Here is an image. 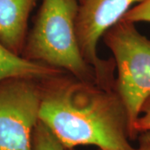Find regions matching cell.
Segmentation results:
<instances>
[{
    "label": "cell",
    "instance_id": "1",
    "mask_svg": "<svg viewBox=\"0 0 150 150\" xmlns=\"http://www.w3.org/2000/svg\"><path fill=\"white\" fill-rule=\"evenodd\" d=\"M38 118L68 150H134L126 108L115 88L68 73L41 80Z\"/></svg>",
    "mask_w": 150,
    "mask_h": 150
},
{
    "label": "cell",
    "instance_id": "2",
    "mask_svg": "<svg viewBox=\"0 0 150 150\" xmlns=\"http://www.w3.org/2000/svg\"><path fill=\"white\" fill-rule=\"evenodd\" d=\"M79 6V0H42L22 56L102 84L81 53L76 32Z\"/></svg>",
    "mask_w": 150,
    "mask_h": 150
},
{
    "label": "cell",
    "instance_id": "3",
    "mask_svg": "<svg viewBox=\"0 0 150 150\" xmlns=\"http://www.w3.org/2000/svg\"><path fill=\"white\" fill-rule=\"evenodd\" d=\"M115 63V90L128 112L130 139L141 108L150 96V39L134 23L121 19L102 38Z\"/></svg>",
    "mask_w": 150,
    "mask_h": 150
},
{
    "label": "cell",
    "instance_id": "4",
    "mask_svg": "<svg viewBox=\"0 0 150 150\" xmlns=\"http://www.w3.org/2000/svg\"><path fill=\"white\" fill-rule=\"evenodd\" d=\"M41 95L38 79L13 78L0 82V150H33Z\"/></svg>",
    "mask_w": 150,
    "mask_h": 150
},
{
    "label": "cell",
    "instance_id": "5",
    "mask_svg": "<svg viewBox=\"0 0 150 150\" xmlns=\"http://www.w3.org/2000/svg\"><path fill=\"white\" fill-rule=\"evenodd\" d=\"M143 0H81L76 18V32L81 53L96 71L103 85L115 83L112 58L102 59L98 54L99 41L108 30L123 19L134 6Z\"/></svg>",
    "mask_w": 150,
    "mask_h": 150
},
{
    "label": "cell",
    "instance_id": "6",
    "mask_svg": "<svg viewBox=\"0 0 150 150\" xmlns=\"http://www.w3.org/2000/svg\"><path fill=\"white\" fill-rule=\"evenodd\" d=\"M38 0H0V42L22 55L27 38L28 18Z\"/></svg>",
    "mask_w": 150,
    "mask_h": 150
},
{
    "label": "cell",
    "instance_id": "7",
    "mask_svg": "<svg viewBox=\"0 0 150 150\" xmlns=\"http://www.w3.org/2000/svg\"><path fill=\"white\" fill-rule=\"evenodd\" d=\"M63 73L66 72L16 54L0 42V82L13 78L43 80Z\"/></svg>",
    "mask_w": 150,
    "mask_h": 150
},
{
    "label": "cell",
    "instance_id": "8",
    "mask_svg": "<svg viewBox=\"0 0 150 150\" xmlns=\"http://www.w3.org/2000/svg\"><path fill=\"white\" fill-rule=\"evenodd\" d=\"M33 150H68L48 127L38 120L33 135Z\"/></svg>",
    "mask_w": 150,
    "mask_h": 150
},
{
    "label": "cell",
    "instance_id": "9",
    "mask_svg": "<svg viewBox=\"0 0 150 150\" xmlns=\"http://www.w3.org/2000/svg\"><path fill=\"white\" fill-rule=\"evenodd\" d=\"M123 19L132 23H150V0H143L134 6L124 15Z\"/></svg>",
    "mask_w": 150,
    "mask_h": 150
},
{
    "label": "cell",
    "instance_id": "10",
    "mask_svg": "<svg viewBox=\"0 0 150 150\" xmlns=\"http://www.w3.org/2000/svg\"><path fill=\"white\" fill-rule=\"evenodd\" d=\"M144 131H150V96L144 103L139 116L134 123V134L135 139L139 133Z\"/></svg>",
    "mask_w": 150,
    "mask_h": 150
},
{
    "label": "cell",
    "instance_id": "11",
    "mask_svg": "<svg viewBox=\"0 0 150 150\" xmlns=\"http://www.w3.org/2000/svg\"><path fill=\"white\" fill-rule=\"evenodd\" d=\"M137 139L139 144L134 150H150V131L139 133Z\"/></svg>",
    "mask_w": 150,
    "mask_h": 150
},
{
    "label": "cell",
    "instance_id": "12",
    "mask_svg": "<svg viewBox=\"0 0 150 150\" xmlns=\"http://www.w3.org/2000/svg\"><path fill=\"white\" fill-rule=\"evenodd\" d=\"M69 150H75V149H69ZM98 150H99V149H98Z\"/></svg>",
    "mask_w": 150,
    "mask_h": 150
},
{
    "label": "cell",
    "instance_id": "13",
    "mask_svg": "<svg viewBox=\"0 0 150 150\" xmlns=\"http://www.w3.org/2000/svg\"><path fill=\"white\" fill-rule=\"evenodd\" d=\"M80 1H81V0H79V2H80Z\"/></svg>",
    "mask_w": 150,
    "mask_h": 150
}]
</instances>
